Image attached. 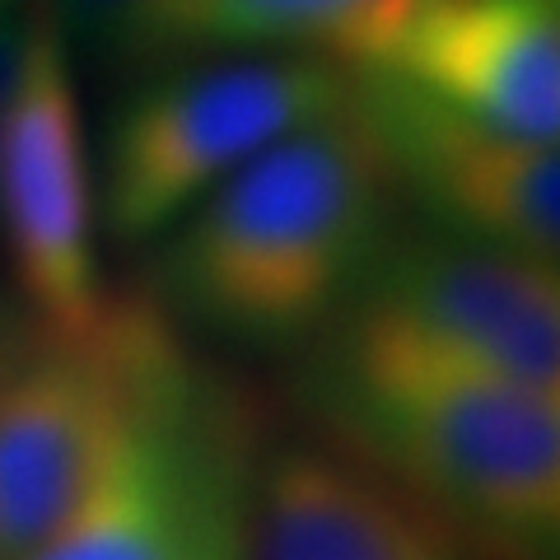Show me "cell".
Wrapping results in <instances>:
<instances>
[{"mask_svg": "<svg viewBox=\"0 0 560 560\" xmlns=\"http://www.w3.org/2000/svg\"><path fill=\"white\" fill-rule=\"evenodd\" d=\"M388 160L397 197L440 234L504 248L556 267L560 257V160L556 145L481 127L388 75H350Z\"/></svg>", "mask_w": 560, "mask_h": 560, "instance_id": "obj_7", "label": "cell"}, {"mask_svg": "<svg viewBox=\"0 0 560 560\" xmlns=\"http://www.w3.org/2000/svg\"><path fill=\"white\" fill-rule=\"evenodd\" d=\"M57 33L108 61L173 66L197 51L201 0H38Z\"/></svg>", "mask_w": 560, "mask_h": 560, "instance_id": "obj_12", "label": "cell"}, {"mask_svg": "<svg viewBox=\"0 0 560 560\" xmlns=\"http://www.w3.org/2000/svg\"><path fill=\"white\" fill-rule=\"evenodd\" d=\"M201 388L168 313L140 294H103L75 331H33L0 378V560L38 551Z\"/></svg>", "mask_w": 560, "mask_h": 560, "instance_id": "obj_3", "label": "cell"}, {"mask_svg": "<svg viewBox=\"0 0 560 560\" xmlns=\"http://www.w3.org/2000/svg\"><path fill=\"white\" fill-rule=\"evenodd\" d=\"M5 5H10V0H0V10H5Z\"/></svg>", "mask_w": 560, "mask_h": 560, "instance_id": "obj_15", "label": "cell"}, {"mask_svg": "<svg viewBox=\"0 0 560 560\" xmlns=\"http://www.w3.org/2000/svg\"><path fill=\"white\" fill-rule=\"evenodd\" d=\"M28 33H33V10L28 14L0 10V131H5V117H10L14 94H20V80H24Z\"/></svg>", "mask_w": 560, "mask_h": 560, "instance_id": "obj_13", "label": "cell"}, {"mask_svg": "<svg viewBox=\"0 0 560 560\" xmlns=\"http://www.w3.org/2000/svg\"><path fill=\"white\" fill-rule=\"evenodd\" d=\"M206 388L150 425L24 560H238L248 463Z\"/></svg>", "mask_w": 560, "mask_h": 560, "instance_id": "obj_8", "label": "cell"}, {"mask_svg": "<svg viewBox=\"0 0 560 560\" xmlns=\"http://www.w3.org/2000/svg\"><path fill=\"white\" fill-rule=\"evenodd\" d=\"M346 308L514 383L560 393V276L547 261L440 230L407 234L383 243Z\"/></svg>", "mask_w": 560, "mask_h": 560, "instance_id": "obj_6", "label": "cell"}, {"mask_svg": "<svg viewBox=\"0 0 560 560\" xmlns=\"http://www.w3.org/2000/svg\"><path fill=\"white\" fill-rule=\"evenodd\" d=\"M238 560H471V551L355 453L285 444L248 467Z\"/></svg>", "mask_w": 560, "mask_h": 560, "instance_id": "obj_10", "label": "cell"}, {"mask_svg": "<svg viewBox=\"0 0 560 560\" xmlns=\"http://www.w3.org/2000/svg\"><path fill=\"white\" fill-rule=\"evenodd\" d=\"M393 173L350 98L230 173L168 230L160 290L238 346L308 341L350 304L388 243Z\"/></svg>", "mask_w": 560, "mask_h": 560, "instance_id": "obj_2", "label": "cell"}, {"mask_svg": "<svg viewBox=\"0 0 560 560\" xmlns=\"http://www.w3.org/2000/svg\"><path fill=\"white\" fill-rule=\"evenodd\" d=\"M420 5L425 0H201L197 51H276L364 75L383 66Z\"/></svg>", "mask_w": 560, "mask_h": 560, "instance_id": "obj_11", "label": "cell"}, {"mask_svg": "<svg viewBox=\"0 0 560 560\" xmlns=\"http://www.w3.org/2000/svg\"><path fill=\"white\" fill-rule=\"evenodd\" d=\"M24 346H28V331L14 323L5 308H0V378H5V374H10V364L24 355Z\"/></svg>", "mask_w": 560, "mask_h": 560, "instance_id": "obj_14", "label": "cell"}, {"mask_svg": "<svg viewBox=\"0 0 560 560\" xmlns=\"http://www.w3.org/2000/svg\"><path fill=\"white\" fill-rule=\"evenodd\" d=\"M313 397L337 448L383 471L471 551L556 560L560 393H541L364 313H337Z\"/></svg>", "mask_w": 560, "mask_h": 560, "instance_id": "obj_1", "label": "cell"}, {"mask_svg": "<svg viewBox=\"0 0 560 560\" xmlns=\"http://www.w3.org/2000/svg\"><path fill=\"white\" fill-rule=\"evenodd\" d=\"M350 75L308 57L243 51L173 61L121 103L103 145V220L117 243L168 234L230 173L337 113Z\"/></svg>", "mask_w": 560, "mask_h": 560, "instance_id": "obj_4", "label": "cell"}, {"mask_svg": "<svg viewBox=\"0 0 560 560\" xmlns=\"http://www.w3.org/2000/svg\"><path fill=\"white\" fill-rule=\"evenodd\" d=\"M481 127L556 145L560 0H425L378 70Z\"/></svg>", "mask_w": 560, "mask_h": 560, "instance_id": "obj_9", "label": "cell"}, {"mask_svg": "<svg viewBox=\"0 0 560 560\" xmlns=\"http://www.w3.org/2000/svg\"><path fill=\"white\" fill-rule=\"evenodd\" d=\"M94 160L57 24L33 5L28 61L0 131V238L38 331H75L103 304Z\"/></svg>", "mask_w": 560, "mask_h": 560, "instance_id": "obj_5", "label": "cell"}]
</instances>
